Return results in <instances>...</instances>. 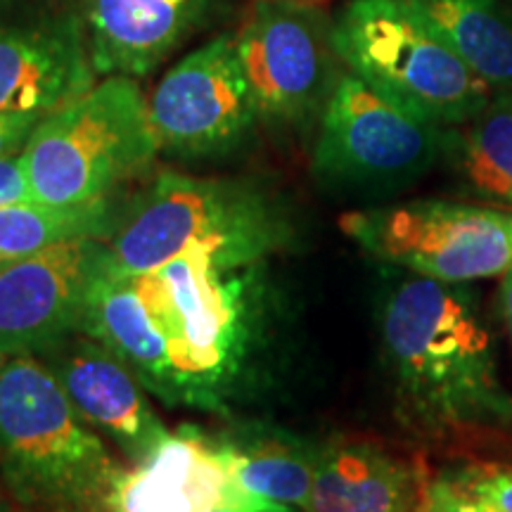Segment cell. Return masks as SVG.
<instances>
[{
  "label": "cell",
  "mask_w": 512,
  "mask_h": 512,
  "mask_svg": "<svg viewBox=\"0 0 512 512\" xmlns=\"http://www.w3.org/2000/svg\"><path fill=\"white\" fill-rule=\"evenodd\" d=\"M211 0H79L95 74L143 79L200 29Z\"/></svg>",
  "instance_id": "obj_15"
},
{
  "label": "cell",
  "mask_w": 512,
  "mask_h": 512,
  "mask_svg": "<svg viewBox=\"0 0 512 512\" xmlns=\"http://www.w3.org/2000/svg\"><path fill=\"white\" fill-rule=\"evenodd\" d=\"M214 512H252V510L240 508V505H235V503H221L219 508H216Z\"/></svg>",
  "instance_id": "obj_26"
},
{
  "label": "cell",
  "mask_w": 512,
  "mask_h": 512,
  "mask_svg": "<svg viewBox=\"0 0 512 512\" xmlns=\"http://www.w3.org/2000/svg\"><path fill=\"white\" fill-rule=\"evenodd\" d=\"M448 128L394 105L356 74L339 76L318 119L311 174L342 197H389L446 157Z\"/></svg>",
  "instance_id": "obj_7"
},
{
  "label": "cell",
  "mask_w": 512,
  "mask_h": 512,
  "mask_svg": "<svg viewBox=\"0 0 512 512\" xmlns=\"http://www.w3.org/2000/svg\"><path fill=\"white\" fill-rule=\"evenodd\" d=\"M448 486L491 512H512V465L465 463L439 475Z\"/></svg>",
  "instance_id": "obj_21"
},
{
  "label": "cell",
  "mask_w": 512,
  "mask_h": 512,
  "mask_svg": "<svg viewBox=\"0 0 512 512\" xmlns=\"http://www.w3.org/2000/svg\"><path fill=\"white\" fill-rule=\"evenodd\" d=\"M0 512H10V505H8V501H5L3 491H0Z\"/></svg>",
  "instance_id": "obj_28"
},
{
  "label": "cell",
  "mask_w": 512,
  "mask_h": 512,
  "mask_svg": "<svg viewBox=\"0 0 512 512\" xmlns=\"http://www.w3.org/2000/svg\"><path fill=\"white\" fill-rule=\"evenodd\" d=\"M22 512H98V510H22Z\"/></svg>",
  "instance_id": "obj_27"
},
{
  "label": "cell",
  "mask_w": 512,
  "mask_h": 512,
  "mask_svg": "<svg viewBox=\"0 0 512 512\" xmlns=\"http://www.w3.org/2000/svg\"><path fill=\"white\" fill-rule=\"evenodd\" d=\"M332 46L370 88L444 128L470 121L494 95L411 0H349L332 19Z\"/></svg>",
  "instance_id": "obj_5"
},
{
  "label": "cell",
  "mask_w": 512,
  "mask_h": 512,
  "mask_svg": "<svg viewBox=\"0 0 512 512\" xmlns=\"http://www.w3.org/2000/svg\"><path fill=\"white\" fill-rule=\"evenodd\" d=\"M76 12L0 22V114H46L95 86Z\"/></svg>",
  "instance_id": "obj_13"
},
{
  "label": "cell",
  "mask_w": 512,
  "mask_h": 512,
  "mask_svg": "<svg viewBox=\"0 0 512 512\" xmlns=\"http://www.w3.org/2000/svg\"><path fill=\"white\" fill-rule=\"evenodd\" d=\"M22 202H36L31 195L27 174H24L22 157H0V207Z\"/></svg>",
  "instance_id": "obj_22"
},
{
  "label": "cell",
  "mask_w": 512,
  "mask_h": 512,
  "mask_svg": "<svg viewBox=\"0 0 512 512\" xmlns=\"http://www.w3.org/2000/svg\"><path fill=\"white\" fill-rule=\"evenodd\" d=\"M344 233L382 264L439 283L503 278L512 268V209L411 200L351 211Z\"/></svg>",
  "instance_id": "obj_8"
},
{
  "label": "cell",
  "mask_w": 512,
  "mask_h": 512,
  "mask_svg": "<svg viewBox=\"0 0 512 512\" xmlns=\"http://www.w3.org/2000/svg\"><path fill=\"white\" fill-rule=\"evenodd\" d=\"M147 117L159 152L169 157L219 159L238 152L261 121L238 36H216L171 67L147 100Z\"/></svg>",
  "instance_id": "obj_9"
},
{
  "label": "cell",
  "mask_w": 512,
  "mask_h": 512,
  "mask_svg": "<svg viewBox=\"0 0 512 512\" xmlns=\"http://www.w3.org/2000/svg\"><path fill=\"white\" fill-rule=\"evenodd\" d=\"M432 475L422 460L361 439L318 448L306 512H430Z\"/></svg>",
  "instance_id": "obj_16"
},
{
  "label": "cell",
  "mask_w": 512,
  "mask_h": 512,
  "mask_svg": "<svg viewBox=\"0 0 512 512\" xmlns=\"http://www.w3.org/2000/svg\"><path fill=\"white\" fill-rule=\"evenodd\" d=\"M209 446L226 467L223 503L252 512H306L316 477L318 448L271 422H230L207 432Z\"/></svg>",
  "instance_id": "obj_14"
},
{
  "label": "cell",
  "mask_w": 512,
  "mask_h": 512,
  "mask_svg": "<svg viewBox=\"0 0 512 512\" xmlns=\"http://www.w3.org/2000/svg\"><path fill=\"white\" fill-rule=\"evenodd\" d=\"M5 358H8V356H3V354H0V366H3V361H5Z\"/></svg>",
  "instance_id": "obj_29"
},
{
  "label": "cell",
  "mask_w": 512,
  "mask_h": 512,
  "mask_svg": "<svg viewBox=\"0 0 512 512\" xmlns=\"http://www.w3.org/2000/svg\"><path fill=\"white\" fill-rule=\"evenodd\" d=\"M121 211L110 197L50 207L22 202L0 207V266L76 240H110Z\"/></svg>",
  "instance_id": "obj_20"
},
{
  "label": "cell",
  "mask_w": 512,
  "mask_h": 512,
  "mask_svg": "<svg viewBox=\"0 0 512 512\" xmlns=\"http://www.w3.org/2000/svg\"><path fill=\"white\" fill-rule=\"evenodd\" d=\"M498 309H501L505 330H508L512 342V268L503 275L501 292H498Z\"/></svg>",
  "instance_id": "obj_25"
},
{
  "label": "cell",
  "mask_w": 512,
  "mask_h": 512,
  "mask_svg": "<svg viewBox=\"0 0 512 512\" xmlns=\"http://www.w3.org/2000/svg\"><path fill=\"white\" fill-rule=\"evenodd\" d=\"M446 159L467 195L512 209V91H494L482 112L448 128Z\"/></svg>",
  "instance_id": "obj_18"
},
{
  "label": "cell",
  "mask_w": 512,
  "mask_h": 512,
  "mask_svg": "<svg viewBox=\"0 0 512 512\" xmlns=\"http://www.w3.org/2000/svg\"><path fill=\"white\" fill-rule=\"evenodd\" d=\"M430 512H491L477 505L470 498L458 494L453 486H448L439 475L432 479L430 486Z\"/></svg>",
  "instance_id": "obj_24"
},
{
  "label": "cell",
  "mask_w": 512,
  "mask_h": 512,
  "mask_svg": "<svg viewBox=\"0 0 512 512\" xmlns=\"http://www.w3.org/2000/svg\"><path fill=\"white\" fill-rule=\"evenodd\" d=\"M41 119V114H0V157L19 155Z\"/></svg>",
  "instance_id": "obj_23"
},
{
  "label": "cell",
  "mask_w": 512,
  "mask_h": 512,
  "mask_svg": "<svg viewBox=\"0 0 512 512\" xmlns=\"http://www.w3.org/2000/svg\"><path fill=\"white\" fill-rule=\"evenodd\" d=\"M159 155L136 79L107 76L38 121L19 152L31 195L50 207L110 197Z\"/></svg>",
  "instance_id": "obj_6"
},
{
  "label": "cell",
  "mask_w": 512,
  "mask_h": 512,
  "mask_svg": "<svg viewBox=\"0 0 512 512\" xmlns=\"http://www.w3.org/2000/svg\"><path fill=\"white\" fill-rule=\"evenodd\" d=\"M297 3H313V0H297Z\"/></svg>",
  "instance_id": "obj_30"
},
{
  "label": "cell",
  "mask_w": 512,
  "mask_h": 512,
  "mask_svg": "<svg viewBox=\"0 0 512 512\" xmlns=\"http://www.w3.org/2000/svg\"><path fill=\"white\" fill-rule=\"evenodd\" d=\"M69 401L86 425L107 437L131 463H140L169 437L150 392L121 358L93 337L74 332L43 351Z\"/></svg>",
  "instance_id": "obj_12"
},
{
  "label": "cell",
  "mask_w": 512,
  "mask_h": 512,
  "mask_svg": "<svg viewBox=\"0 0 512 512\" xmlns=\"http://www.w3.org/2000/svg\"><path fill=\"white\" fill-rule=\"evenodd\" d=\"M150 330L140 384L166 406L230 415L259 392L278 347L280 304L266 261L230 266L188 247L128 275Z\"/></svg>",
  "instance_id": "obj_1"
},
{
  "label": "cell",
  "mask_w": 512,
  "mask_h": 512,
  "mask_svg": "<svg viewBox=\"0 0 512 512\" xmlns=\"http://www.w3.org/2000/svg\"><path fill=\"white\" fill-rule=\"evenodd\" d=\"M294 235L290 211L264 185L164 171L121 211L105 273L152 271L188 247L209 249L230 266L256 264L290 247Z\"/></svg>",
  "instance_id": "obj_3"
},
{
  "label": "cell",
  "mask_w": 512,
  "mask_h": 512,
  "mask_svg": "<svg viewBox=\"0 0 512 512\" xmlns=\"http://www.w3.org/2000/svg\"><path fill=\"white\" fill-rule=\"evenodd\" d=\"M377 332L401 418L430 437L512 427V394L467 285L406 275L382 292Z\"/></svg>",
  "instance_id": "obj_2"
},
{
  "label": "cell",
  "mask_w": 512,
  "mask_h": 512,
  "mask_svg": "<svg viewBox=\"0 0 512 512\" xmlns=\"http://www.w3.org/2000/svg\"><path fill=\"white\" fill-rule=\"evenodd\" d=\"M238 48L261 121L302 128L320 119L339 81L332 22L323 12L297 0H256Z\"/></svg>",
  "instance_id": "obj_10"
},
{
  "label": "cell",
  "mask_w": 512,
  "mask_h": 512,
  "mask_svg": "<svg viewBox=\"0 0 512 512\" xmlns=\"http://www.w3.org/2000/svg\"><path fill=\"white\" fill-rule=\"evenodd\" d=\"M494 91H512V12L503 0H411Z\"/></svg>",
  "instance_id": "obj_19"
},
{
  "label": "cell",
  "mask_w": 512,
  "mask_h": 512,
  "mask_svg": "<svg viewBox=\"0 0 512 512\" xmlns=\"http://www.w3.org/2000/svg\"><path fill=\"white\" fill-rule=\"evenodd\" d=\"M226 486V467L207 432L181 425L145 460L121 467L107 491L105 512H214Z\"/></svg>",
  "instance_id": "obj_17"
},
{
  "label": "cell",
  "mask_w": 512,
  "mask_h": 512,
  "mask_svg": "<svg viewBox=\"0 0 512 512\" xmlns=\"http://www.w3.org/2000/svg\"><path fill=\"white\" fill-rule=\"evenodd\" d=\"M105 259L107 240H76L0 266V354L41 356L81 332Z\"/></svg>",
  "instance_id": "obj_11"
},
{
  "label": "cell",
  "mask_w": 512,
  "mask_h": 512,
  "mask_svg": "<svg viewBox=\"0 0 512 512\" xmlns=\"http://www.w3.org/2000/svg\"><path fill=\"white\" fill-rule=\"evenodd\" d=\"M121 465L38 356L0 366V479L24 510L105 512Z\"/></svg>",
  "instance_id": "obj_4"
}]
</instances>
